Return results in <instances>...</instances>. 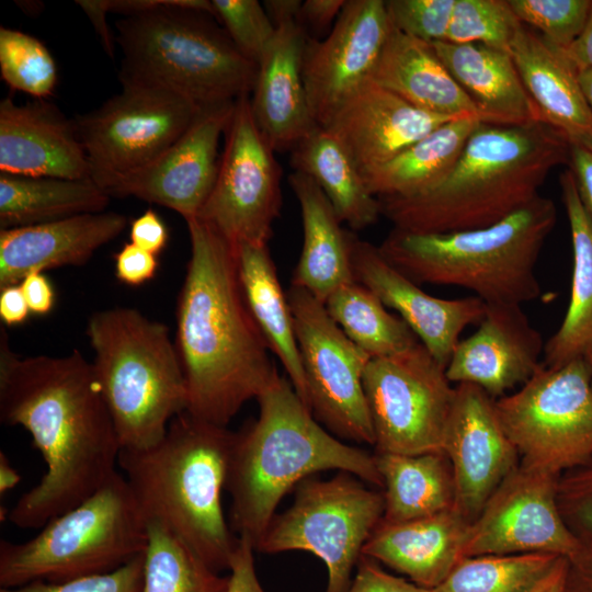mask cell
I'll list each match as a JSON object with an SVG mask.
<instances>
[{
    "label": "cell",
    "mask_w": 592,
    "mask_h": 592,
    "mask_svg": "<svg viewBox=\"0 0 592 592\" xmlns=\"http://www.w3.org/2000/svg\"><path fill=\"white\" fill-rule=\"evenodd\" d=\"M0 421L20 425L46 465L36 486L10 509L20 528H42L115 473L121 446L93 364L77 349L62 356H21L0 329Z\"/></svg>",
    "instance_id": "6da1fadb"
},
{
    "label": "cell",
    "mask_w": 592,
    "mask_h": 592,
    "mask_svg": "<svg viewBox=\"0 0 592 592\" xmlns=\"http://www.w3.org/2000/svg\"><path fill=\"white\" fill-rule=\"evenodd\" d=\"M185 221L191 255L174 343L186 380V412L226 426L278 374L243 299L234 248L198 218Z\"/></svg>",
    "instance_id": "7a4b0ae2"
},
{
    "label": "cell",
    "mask_w": 592,
    "mask_h": 592,
    "mask_svg": "<svg viewBox=\"0 0 592 592\" xmlns=\"http://www.w3.org/2000/svg\"><path fill=\"white\" fill-rule=\"evenodd\" d=\"M569 157L567 139L543 122H479L442 182L413 196L377 197L380 213L395 229L415 234L486 228L537 197L548 173Z\"/></svg>",
    "instance_id": "3957f363"
},
{
    "label": "cell",
    "mask_w": 592,
    "mask_h": 592,
    "mask_svg": "<svg viewBox=\"0 0 592 592\" xmlns=\"http://www.w3.org/2000/svg\"><path fill=\"white\" fill-rule=\"evenodd\" d=\"M257 401V420L235 432L226 481L230 527L254 549L282 498L315 473L337 469L383 488L374 455L321 426L289 380L277 375Z\"/></svg>",
    "instance_id": "277c9868"
},
{
    "label": "cell",
    "mask_w": 592,
    "mask_h": 592,
    "mask_svg": "<svg viewBox=\"0 0 592 592\" xmlns=\"http://www.w3.org/2000/svg\"><path fill=\"white\" fill-rule=\"evenodd\" d=\"M235 432L183 412L163 439L121 451L117 465L146 521L166 525L212 569H229L239 537L221 506Z\"/></svg>",
    "instance_id": "5b68a950"
},
{
    "label": "cell",
    "mask_w": 592,
    "mask_h": 592,
    "mask_svg": "<svg viewBox=\"0 0 592 592\" xmlns=\"http://www.w3.org/2000/svg\"><path fill=\"white\" fill-rule=\"evenodd\" d=\"M557 218L540 194L501 221L479 229L415 234L392 229L383 257L414 283L468 289L486 305H519L542 296L536 263Z\"/></svg>",
    "instance_id": "8992f818"
},
{
    "label": "cell",
    "mask_w": 592,
    "mask_h": 592,
    "mask_svg": "<svg viewBox=\"0 0 592 592\" xmlns=\"http://www.w3.org/2000/svg\"><path fill=\"white\" fill-rule=\"evenodd\" d=\"M115 29L122 84L162 87L198 106L252 93L258 65L237 49L209 0H152Z\"/></svg>",
    "instance_id": "52a82bcc"
},
{
    "label": "cell",
    "mask_w": 592,
    "mask_h": 592,
    "mask_svg": "<svg viewBox=\"0 0 592 592\" xmlns=\"http://www.w3.org/2000/svg\"><path fill=\"white\" fill-rule=\"evenodd\" d=\"M86 333L121 451L159 443L187 410L186 380L168 327L129 307L93 312Z\"/></svg>",
    "instance_id": "ba28073f"
},
{
    "label": "cell",
    "mask_w": 592,
    "mask_h": 592,
    "mask_svg": "<svg viewBox=\"0 0 592 592\" xmlns=\"http://www.w3.org/2000/svg\"><path fill=\"white\" fill-rule=\"evenodd\" d=\"M148 544L147 521L115 471L92 496L48 521L29 540L0 542V588L66 582L111 572Z\"/></svg>",
    "instance_id": "9c48e42d"
},
{
    "label": "cell",
    "mask_w": 592,
    "mask_h": 592,
    "mask_svg": "<svg viewBox=\"0 0 592 592\" xmlns=\"http://www.w3.org/2000/svg\"><path fill=\"white\" fill-rule=\"evenodd\" d=\"M384 494L365 487L352 474L339 471L327 480L306 478L295 500L275 515L257 551L303 550L321 559L328 571L326 592H348L352 571L384 515Z\"/></svg>",
    "instance_id": "30bf717a"
},
{
    "label": "cell",
    "mask_w": 592,
    "mask_h": 592,
    "mask_svg": "<svg viewBox=\"0 0 592 592\" xmlns=\"http://www.w3.org/2000/svg\"><path fill=\"white\" fill-rule=\"evenodd\" d=\"M494 405L521 464L560 477L592 460L591 372L584 356L557 367L542 364Z\"/></svg>",
    "instance_id": "8fae6325"
},
{
    "label": "cell",
    "mask_w": 592,
    "mask_h": 592,
    "mask_svg": "<svg viewBox=\"0 0 592 592\" xmlns=\"http://www.w3.org/2000/svg\"><path fill=\"white\" fill-rule=\"evenodd\" d=\"M363 388L378 453L442 452L456 388L424 345L371 358Z\"/></svg>",
    "instance_id": "7c38bea8"
},
{
    "label": "cell",
    "mask_w": 592,
    "mask_h": 592,
    "mask_svg": "<svg viewBox=\"0 0 592 592\" xmlns=\"http://www.w3.org/2000/svg\"><path fill=\"white\" fill-rule=\"evenodd\" d=\"M122 87L98 109L73 118L91 180L98 185L156 160L190 127L202 107L162 87Z\"/></svg>",
    "instance_id": "4fadbf2b"
},
{
    "label": "cell",
    "mask_w": 592,
    "mask_h": 592,
    "mask_svg": "<svg viewBox=\"0 0 592 592\" xmlns=\"http://www.w3.org/2000/svg\"><path fill=\"white\" fill-rule=\"evenodd\" d=\"M287 299L311 413L332 434L374 445L363 388V374L371 358L309 292L291 285Z\"/></svg>",
    "instance_id": "5bb4252c"
},
{
    "label": "cell",
    "mask_w": 592,
    "mask_h": 592,
    "mask_svg": "<svg viewBox=\"0 0 592 592\" xmlns=\"http://www.w3.org/2000/svg\"><path fill=\"white\" fill-rule=\"evenodd\" d=\"M214 187L196 216L234 250L267 244L282 206V169L259 130L250 95L236 100Z\"/></svg>",
    "instance_id": "9a60e30c"
},
{
    "label": "cell",
    "mask_w": 592,
    "mask_h": 592,
    "mask_svg": "<svg viewBox=\"0 0 592 592\" xmlns=\"http://www.w3.org/2000/svg\"><path fill=\"white\" fill-rule=\"evenodd\" d=\"M558 480L520 463L469 524L464 557L548 553L569 558L579 537L561 515Z\"/></svg>",
    "instance_id": "2e32d148"
},
{
    "label": "cell",
    "mask_w": 592,
    "mask_h": 592,
    "mask_svg": "<svg viewBox=\"0 0 592 592\" xmlns=\"http://www.w3.org/2000/svg\"><path fill=\"white\" fill-rule=\"evenodd\" d=\"M236 101L202 106L190 127L149 164L103 181L110 197L134 196L195 218L217 178L218 145L231 121Z\"/></svg>",
    "instance_id": "e0dca14e"
},
{
    "label": "cell",
    "mask_w": 592,
    "mask_h": 592,
    "mask_svg": "<svg viewBox=\"0 0 592 592\" xmlns=\"http://www.w3.org/2000/svg\"><path fill=\"white\" fill-rule=\"evenodd\" d=\"M390 27L384 0H348L325 39L308 38L303 78L317 126L371 79Z\"/></svg>",
    "instance_id": "ac0fdd59"
},
{
    "label": "cell",
    "mask_w": 592,
    "mask_h": 592,
    "mask_svg": "<svg viewBox=\"0 0 592 592\" xmlns=\"http://www.w3.org/2000/svg\"><path fill=\"white\" fill-rule=\"evenodd\" d=\"M455 388L442 452L453 470L455 506L473 522L520 456L500 423L496 399L474 384Z\"/></svg>",
    "instance_id": "d6986e66"
},
{
    "label": "cell",
    "mask_w": 592,
    "mask_h": 592,
    "mask_svg": "<svg viewBox=\"0 0 592 592\" xmlns=\"http://www.w3.org/2000/svg\"><path fill=\"white\" fill-rule=\"evenodd\" d=\"M349 239L355 282L368 288L385 307L396 310L430 354L446 367L462 332L480 322L486 304L476 296L434 297L394 267L378 246L352 232Z\"/></svg>",
    "instance_id": "ffe728a7"
},
{
    "label": "cell",
    "mask_w": 592,
    "mask_h": 592,
    "mask_svg": "<svg viewBox=\"0 0 592 592\" xmlns=\"http://www.w3.org/2000/svg\"><path fill=\"white\" fill-rule=\"evenodd\" d=\"M544 346L521 306L486 305L477 330L456 344L446 376L452 384H474L498 399L537 372Z\"/></svg>",
    "instance_id": "44dd1931"
},
{
    "label": "cell",
    "mask_w": 592,
    "mask_h": 592,
    "mask_svg": "<svg viewBox=\"0 0 592 592\" xmlns=\"http://www.w3.org/2000/svg\"><path fill=\"white\" fill-rule=\"evenodd\" d=\"M451 119L420 110L369 79L322 127L340 140L362 174Z\"/></svg>",
    "instance_id": "7402d4cb"
},
{
    "label": "cell",
    "mask_w": 592,
    "mask_h": 592,
    "mask_svg": "<svg viewBox=\"0 0 592 592\" xmlns=\"http://www.w3.org/2000/svg\"><path fill=\"white\" fill-rule=\"evenodd\" d=\"M0 173L91 180L73 119L44 100H1Z\"/></svg>",
    "instance_id": "603a6c76"
},
{
    "label": "cell",
    "mask_w": 592,
    "mask_h": 592,
    "mask_svg": "<svg viewBox=\"0 0 592 592\" xmlns=\"http://www.w3.org/2000/svg\"><path fill=\"white\" fill-rule=\"evenodd\" d=\"M307 41L305 29L297 21L285 23L276 29L258 65L251 111L274 151H291L317 127L303 78Z\"/></svg>",
    "instance_id": "cb8c5ba5"
},
{
    "label": "cell",
    "mask_w": 592,
    "mask_h": 592,
    "mask_svg": "<svg viewBox=\"0 0 592 592\" xmlns=\"http://www.w3.org/2000/svg\"><path fill=\"white\" fill-rule=\"evenodd\" d=\"M126 226L123 214L100 212L0 230V289L32 272L83 265Z\"/></svg>",
    "instance_id": "d4e9b609"
},
{
    "label": "cell",
    "mask_w": 592,
    "mask_h": 592,
    "mask_svg": "<svg viewBox=\"0 0 592 592\" xmlns=\"http://www.w3.org/2000/svg\"><path fill=\"white\" fill-rule=\"evenodd\" d=\"M468 521L456 508L405 522L380 521L362 556L433 590L464 558Z\"/></svg>",
    "instance_id": "484cf974"
},
{
    "label": "cell",
    "mask_w": 592,
    "mask_h": 592,
    "mask_svg": "<svg viewBox=\"0 0 592 592\" xmlns=\"http://www.w3.org/2000/svg\"><path fill=\"white\" fill-rule=\"evenodd\" d=\"M510 54L542 122L557 129L570 147L592 151V110L578 71L561 49L523 24Z\"/></svg>",
    "instance_id": "4316f807"
},
{
    "label": "cell",
    "mask_w": 592,
    "mask_h": 592,
    "mask_svg": "<svg viewBox=\"0 0 592 592\" xmlns=\"http://www.w3.org/2000/svg\"><path fill=\"white\" fill-rule=\"evenodd\" d=\"M431 44L452 77L477 107L480 122L494 125L542 122L511 54L482 44Z\"/></svg>",
    "instance_id": "83f0119b"
},
{
    "label": "cell",
    "mask_w": 592,
    "mask_h": 592,
    "mask_svg": "<svg viewBox=\"0 0 592 592\" xmlns=\"http://www.w3.org/2000/svg\"><path fill=\"white\" fill-rule=\"evenodd\" d=\"M371 80L420 110L452 118H479L477 107L441 61L432 44L392 26Z\"/></svg>",
    "instance_id": "f1b7e54d"
},
{
    "label": "cell",
    "mask_w": 592,
    "mask_h": 592,
    "mask_svg": "<svg viewBox=\"0 0 592 592\" xmlns=\"http://www.w3.org/2000/svg\"><path fill=\"white\" fill-rule=\"evenodd\" d=\"M288 181L299 203L304 234L292 285L325 303L339 287L355 281L349 232L342 229L331 203L312 179L294 171Z\"/></svg>",
    "instance_id": "f546056e"
},
{
    "label": "cell",
    "mask_w": 592,
    "mask_h": 592,
    "mask_svg": "<svg viewBox=\"0 0 592 592\" xmlns=\"http://www.w3.org/2000/svg\"><path fill=\"white\" fill-rule=\"evenodd\" d=\"M237 275L249 312L274 353L295 391L308 407L305 373L292 312L267 244H240L235 249ZM309 408V407H308Z\"/></svg>",
    "instance_id": "4dcf8cb0"
},
{
    "label": "cell",
    "mask_w": 592,
    "mask_h": 592,
    "mask_svg": "<svg viewBox=\"0 0 592 592\" xmlns=\"http://www.w3.org/2000/svg\"><path fill=\"white\" fill-rule=\"evenodd\" d=\"M559 182L570 227L573 264L566 315L545 342L543 364L547 367L582 357L592 345V218L581 202L570 169L561 173Z\"/></svg>",
    "instance_id": "1f68e13d"
},
{
    "label": "cell",
    "mask_w": 592,
    "mask_h": 592,
    "mask_svg": "<svg viewBox=\"0 0 592 592\" xmlns=\"http://www.w3.org/2000/svg\"><path fill=\"white\" fill-rule=\"evenodd\" d=\"M480 119H451L419 139L389 161L362 173L376 197H408L442 182L452 171Z\"/></svg>",
    "instance_id": "d6a6232c"
},
{
    "label": "cell",
    "mask_w": 592,
    "mask_h": 592,
    "mask_svg": "<svg viewBox=\"0 0 592 592\" xmlns=\"http://www.w3.org/2000/svg\"><path fill=\"white\" fill-rule=\"evenodd\" d=\"M296 172L312 179L322 190L341 223L360 230L382 215L379 201L363 181L355 162L328 129L317 126L291 150Z\"/></svg>",
    "instance_id": "836d02e7"
},
{
    "label": "cell",
    "mask_w": 592,
    "mask_h": 592,
    "mask_svg": "<svg viewBox=\"0 0 592 592\" xmlns=\"http://www.w3.org/2000/svg\"><path fill=\"white\" fill-rule=\"evenodd\" d=\"M374 457L384 488L383 522H405L456 508L453 470L443 452H376Z\"/></svg>",
    "instance_id": "e575fe53"
},
{
    "label": "cell",
    "mask_w": 592,
    "mask_h": 592,
    "mask_svg": "<svg viewBox=\"0 0 592 592\" xmlns=\"http://www.w3.org/2000/svg\"><path fill=\"white\" fill-rule=\"evenodd\" d=\"M110 200L92 180L0 173V230L104 212Z\"/></svg>",
    "instance_id": "d590c367"
},
{
    "label": "cell",
    "mask_w": 592,
    "mask_h": 592,
    "mask_svg": "<svg viewBox=\"0 0 592 592\" xmlns=\"http://www.w3.org/2000/svg\"><path fill=\"white\" fill-rule=\"evenodd\" d=\"M323 304L345 335L369 358L396 355L420 342L401 318L388 312L368 288L355 281L339 287Z\"/></svg>",
    "instance_id": "8d00e7d4"
},
{
    "label": "cell",
    "mask_w": 592,
    "mask_h": 592,
    "mask_svg": "<svg viewBox=\"0 0 592 592\" xmlns=\"http://www.w3.org/2000/svg\"><path fill=\"white\" fill-rule=\"evenodd\" d=\"M141 592H227L223 577L159 521H147Z\"/></svg>",
    "instance_id": "74e56055"
},
{
    "label": "cell",
    "mask_w": 592,
    "mask_h": 592,
    "mask_svg": "<svg viewBox=\"0 0 592 592\" xmlns=\"http://www.w3.org/2000/svg\"><path fill=\"white\" fill-rule=\"evenodd\" d=\"M561 557L548 553L464 557L432 592H531Z\"/></svg>",
    "instance_id": "f35d334b"
},
{
    "label": "cell",
    "mask_w": 592,
    "mask_h": 592,
    "mask_svg": "<svg viewBox=\"0 0 592 592\" xmlns=\"http://www.w3.org/2000/svg\"><path fill=\"white\" fill-rule=\"evenodd\" d=\"M0 73L14 91L44 100L57 83V66L47 47L24 32L1 26Z\"/></svg>",
    "instance_id": "ab89813d"
},
{
    "label": "cell",
    "mask_w": 592,
    "mask_h": 592,
    "mask_svg": "<svg viewBox=\"0 0 592 592\" xmlns=\"http://www.w3.org/2000/svg\"><path fill=\"white\" fill-rule=\"evenodd\" d=\"M522 25L508 0H456L444 42L482 44L510 54Z\"/></svg>",
    "instance_id": "60d3db41"
},
{
    "label": "cell",
    "mask_w": 592,
    "mask_h": 592,
    "mask_svg": "<svg viewBox=\"0 0 592 592\" xmlns=\"http://www.w3.org/2000/svg\"><path fill=\"white\" fill-rule=\"evenodd\" d=\"M522 24L542 32L543 38L565 50L584 31L592 0H508Z\"/></svg>",
    "instance_id": "b9f144b4"
},
{
    "label": "cell",
    "mask_w": 592,
    "mask_h": 592,
    "mask_svg": "<svg viewBox=\"0 0 592 592\" xmlns=\"http://www.w3.org/2000/svg\"><path fill=\"white\" fill-rule=\"evenodd\" d=\"M214 16L237 49L259 65L276 29L257 0H212Z\"/></svg>",
    "instance_id": "7bdbcfd3"
},
{
    "label": "cell",
    "mask_w": 592,
    "mask_h": 592,
    "mask_svg": "<svg viewBox=\"0 0 592 592\" xmlns=\"http://www.w3.org/2000/svg\"><path fill=\"white\" fill-rule=\"evenodd\" d=\"M456 0H387L390 25L425 43L444 42Z\"/></svg>",
    "instance_id": "ee69618b"
},
{
    "label": "cell",
    "mask_w": 592,
    "mask_h": 592,
    "mask_svg": "<svg viewBox=\"0 0 592 592\" xmlns=\"http://www.w3.org/2000/svg\"><path fill=\"white\" fill-rule=\"evenodd\" d=\"M145 553L111 572L82 577L66 582L33 581L0 592H141Z\"/></svg>",
    "instance_id": "f6af8a7d"
},
{
    "label": "cell",
    "mask_w": 592,
    "mask_h": 592,
    "mask_svg": "<svg viewBox=\"0 0 592 592\" xmlns=\"http://www.w3.org/2000/svg\"><path fill=\"white\" fill-rule=\"evenodd\" d=\"M558 504L576 535L592 531V460L559 477Z\"/></svg>",
    "instance_id": "bcb514c9"
},
{
    "label": "cell",
    "mask_w": 592,
    "mask_h": 592,
    "mask_svg": "<svg viewBox=\"0 0 592 592\" xmlns=\"http://www.w3.org/2000/svg\"><path fill=\"white\" fill-rule=\"evenodd\" d=\"M348 592H432L383 570L377 561L362 556Z\"/></svg>",
    "instance_id": "7dc6e473"
},
{
    "label": "cell",
    "mask_w": 592,
    "mask_h": 592,
    "mask_svg": "<svg viewBox=\"0 0 592 592\" xmlns=\"http://www.w3.org/2000/svg\"><path fill=\"white\" fill-rule=\"evenodd\" d=\"M115 275L124 284L139 286L155 277L157 255L136 244L125 243L115 254Z\"/></svg>",
    "instance_id": "c3c4849f"
},
{
    "label": "cell",
    "mask_w": 592,
    "mask_h": 592,
    "mask_svg": "<svg viewBox=\"0 0 592 592\" xmlns=\"http://www.w3.org/2000/svg\"><path fill=\"white\" fill-rule=\"evenodd\" d=\"M253 551L252 544L247 538L239 537L229 565L227 592H265L255 572Z\"/></svg>",
    "instance_id": "681fc988"
},
{
    "label": "cell",
    "mask_w": 592,
    "mask_h": 592,
    "mask_svg": "<svg viewBox=\"0 0 592 592\" xmlns=\"http://www.w3.org/2000/svg\"><path fill=\"white\" fill-rule=\"evenodd\" d=\"M129 236L132 243L156 255L168 241L167 227L153 209H147L132 221Z\"/></svg>",
    "instance_id": "f907efd6"
},
{
    "label": "cell",
    "mask_w": 592,
    "mask_h": 592,
    "mask_svg": "<svg viewBox=\"0 0 592 592\" xmlns=\"http://www.w3.org/2000/svg\"><path fill=\"white\" fill-rule=\"evenodd\" d=\"M579 545L568 558V592H592V531L578 535Z\"/></svg>",
    "instance_id": "816d5d0a"
},
{
    "label": "cell",
    "mask_w": 592,
    "mask_h": 592,
    "mask_svg": "<svg viewBox=\"0 0 592 592\" xmlns=\"http://www.w3.org/2000/svg\"><path fill=\"white\" fill-rule=\"evenodd\" d=\"M29 305L35 315L50 312L55 304V292L43 272H32L19 284Z\"/></svg>",
    "instance_id": "f5cc1de1"
},
{
    "label": "cell",
    "mask_w": 592,
    "mask_h": 592,
    "mask_svg": "<svg viewBox=\"0 0 592 592\" xmlns=\"http://www.w3.org/2000/svg\"><path fill=\"white\" fill-rule=\"evenodd\" d=\"M346 0H306L303 1L297 23L320 31L334 24Z\"/></svg>",
    "instance_id": "db71d44e"
},
{
    "label": "cell",
    "mask_w": 592,
    "mask_h": 592,
    "mask_svg": "<svg viewBox=\"0 0 592 592\" xmlns=\"http://www.w3.org/2000/svg\"><path fill=\"white\" fill-rule=\"evenodd\" d=\"M569 164L581 202L592 218V151L570 147Z\"/></svg>",
    "instance_id": "11a10c76"
},
{
    "label": "cell",
    "mask_w": 592,
    "mask_h": 592,
    "mask_svg": "<svg viewBox=\"0 0 592 592\" xmlns=\"http://www.w3.org/2000/svg\"><path fill=\"white\" fill-rule=\"evenodd\" d=\"M30 308L20 285H11L0 289V318L7 326L23 323Z\"/></svg>",
    "instance_id": "9f6ffc18"
},
{
    "label": "cell",
    "mask_w": 592,
    "mask_h": 592,
    "mask_svg": "<svg viewBox=\"0 0 592 592\" xmlns=\"http://www.w3.org/2000/svg\"><path fill=\"white\" fill-rule=\"evenodd\" d=\"M76 3L84 11L101 38L102 46L106 54L114 57L115 36L110 31L106 22V9L103 0H78Z\"/></svg>",
    "instance_id": "6f0895ef"
},
{
    "label": "cell",
    "mask_w": 592,
    "mask_h": 592,
    "mask_svg": "<svg viewBox=\"0 0 592 592\" xmlns=\"http://www.w3.org/2000/svg\"><path fill=\"white\" fill-rule=\"evenodd\" d=\"M561 52L577 71L592 68V11L582 34L571 46Z\"/></svg>",
    "instance_id": "680465c9"
},
{
    "label": "cell",
    "mask_w": 592,
    "mask_h": 592,
    "mask_svg": "<svg viewBox=\"0 0 592 592\" xmlns=\"http://www.w3.org/2000/svg\"><path fill=\"white\" fill-rule=\"evenodd\" d=\"M303 1L300 0H265L263 7L275 29L297 21Z\"/></svg>",
    "instance_id": "91938a15"
},
{
    "label": "cell",
    "mask_w": 592,
    "mask_h": 592,
    "mask_svg": "<svg viewBox=\"0 0 592 592\" xmlns=\"http://www.w3.org/2000/svg\"><path fill=\"white\" fill-rule=\"evenodd\" d=\"M568 558L561 557L554 569L531 592H568Z\"/></svg>",
    "instance_id": "94428289"
},
{
    "label": "cell",
    "mask_w": 592,
    "mask_h": 592,
    "mask_svg": "<svg viewBox=\"0 0 592 592\" xmlns=\"http://www.w3.org/2000/svg\"><path fill=\"white\" fill-rule=\"evenodd\" d=\"M21 481V476L16 469H14L7 455L0 452V494L7 493Z\"/></svg>",
    "instance_id": "6125c7cd"
},
{
    "label": "cell",
    "mask_w": 592,
    "mask_h": 592,
    "mask_svg": "<svg viewBox=\"0 0 592 592\" xmlns=\"http://www.w3.org/2000/svg\"><path fill=\"white\" fill-rule=\"evenodd\" d=\"M579 82L592 110V68L578 71Z\"/></svg>",
    "instance_id": "be15d7a7"
},
{
    "label": "cell",
    "mask_w": 592,
    "mask_h": 592,
    "mask_svg": "<svg viewBox=\"0 0 592 592\" xmlns=\"http://www.w3.org/2000/svg\"><path fill=\"white\" fill-rule=\"evenodd\" d=\"M584 358L590 367L591 372V387H592V345L588 349V351L584 353Z\"/></svg>",
    "instance_id": "e7e4bbea"
}]
</instances>
